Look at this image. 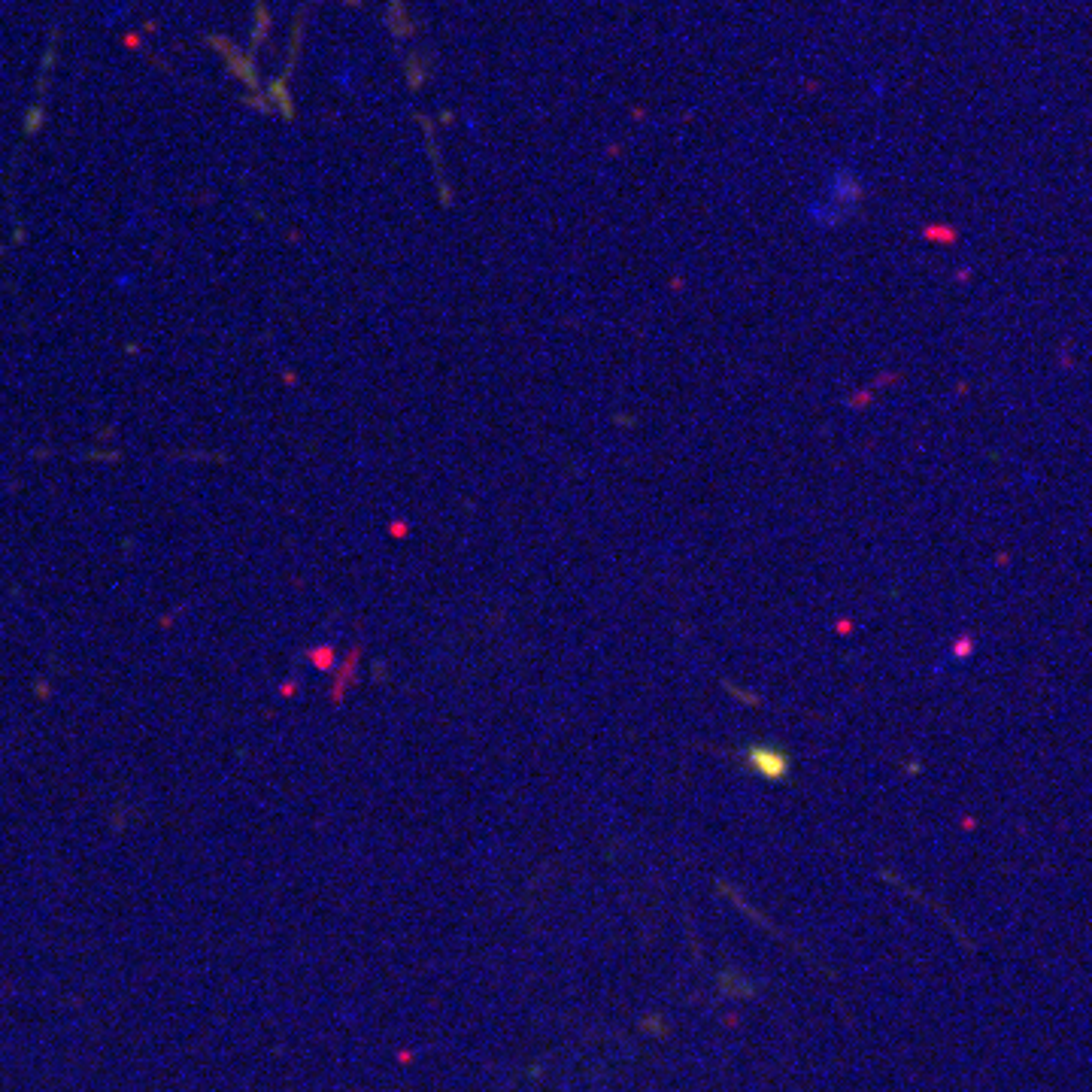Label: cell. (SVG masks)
Here are the masks:
<instances>
[{"mask_svg": "<svg viewBox=\"0 0 1092 1092\" xmlns=\"http://www.w3.org/2000/svg\"><path fill=\"white\" fill-rule=\"evenodd\" d=\"M747 762L768 780H783V774H786V759H783L777 750L753 747V750H747Z\"/></svg>", "mask_w": 1092, "mask_h": 1092, "instance_id": "cell-2", "label": "cell"}, {"mask_svg": "<svg viewBox=\"0 0 1092 1092\" xmlns=\"http://www.w3.org/2000/svg\"><path fill=\"white\" fill-rule=\"evenodd\" d=\"M859 198H862V186L856 183V171H846L844 167L841 173H834L829 179V188H826V195L819 198V207L811 203V216L819 225H831L834 216H841L846 207H850V201H859Z\"/></svg>", "mask_w": 1092, "mask_h": 1092, "instance_id": "cell-1", "label": "cell"}]
</instances>
